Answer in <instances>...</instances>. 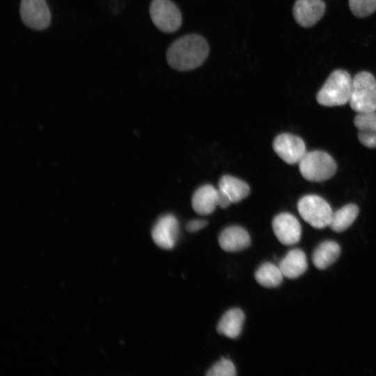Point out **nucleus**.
I'll return each mask as SVG.
<instances>
[{"mask_svg": "<svg viewBox=\"0 0 376 376\" xmlns=\"http://www.w3.org/2000/svg\"><path fill=\"white\" fill-rule=\"evenodd\" d=\"M208 54L206 40L198 34H189L175 40L169 47L166 61L176 70L188 71L201 65Z\"/></svg>", "mask_w": 376, "mask_h": 376, "instance_id": "1", "label": "nucleus"}, {"mask_svg": "<svg viewBox=\"0 0 376 376\" xmlns=\"http://www.w3.org/2000/svg\"><path fill=\"white\" fill-rule=\"evenodd\" d=\"M352 87V79L344 70L332 72L321 89L318 92V102L325 107L341 106L349 102Z\"/></svg>", "mask_w": 376, "mask_h": 376, "instance_id": "2", "label": "nucleus"}, {"mask_svg": "<svg viewBox=\"0 0 376 376\" xmlns=\"http://www.w3.org/2000/svg\"><path fill=\"white\" fill-rule=\"evenodd\" d=\"M298 164L301 175L311 182L328 180L334 175L337 170L334 158L320 150L306 152Z\"/></svg>", "mask_w": 376, "mask_h": 376, "instance_id": "3", "label": "nucleus"}, {"mask_svg": "<svg viewBox=\"0 0 376 376\" xmlns=\"http://www.w3.org/2000/svg\"><path fill=\"white\" fill-rule=\"evenodd\" d=\"M349 103L357 113L376 111V79L371 73L362 71L354 76Z\"/></svg>", "mask_w": 376, "mask_h": 376, "instance_id": "4", "label": "nucleus"}, {"mask_svg": "<svg viewBox=\"0 0 376 376\" xmlns=\"http://www.w3.org/2000/svg\"><path fill=\"white\" fill-rule=\"evenodd\" d=\"M297 210L305 221L318 229L329 226L334 212L324 198L315 194L301 198L297 203Z\"/></svg>", "mask_w": 376, "mask_h": 376, "instance_id": "5", "label": "nucleus"}, {"mask_svg": "<svg viewBox=\"0 0 376 376\" xmlns=\"http://www.w3.org/2000/svg\"><path fill=\"white\" fill-rule=\"evenodd\" d=\"M149 12L153 24L162 32H175L182 24L181 13L171 0H152Z\"/></svg>", "mask_w": 376, "mask_h": 376, "instance_id": "6", "label": "nucleus"}, {"mask_svg": "<svg viewBox=\"0 0 376 376\" xmlns=\"http://www.w3.org/2000/svg\"><path fill=\"white\" fill-rule=\"evenodd\" d=\"M19 14L22 22L33 30H45L51 23V13L45 0H21Z\"/></svg>", "mask_w": 376, "mask_h": 376, "instance_id": "7", "label": "nucleus"}, {"mask_svg": "<svg viewBox=\"0 0 376 376\" xmlns=\"http://www.w3.org/2000/svg\"><path fill=\"white\" fill-rule=\"evenodd\" d=\"M273 148L279 157L288 164L299 163L306 152L304 141L289 133L278 135L274 140Z\"/></svg>", "mask_w": 376, "mask_h": 376, "instance_id": "8", "label": "nucleus"}, {"mask_svg": "<svg viewBox=\"0 0 376 376\" xmlns=\"http://www.w3.org/2000/svg\"><path fill=\"white\" fill-rule=\"evenodd\" d=\"M272 229L278 240L284 245L295 244L301 239L300 223L292 214L283 212L277 214L272 221Z\"/></svg>", "mask_w": 376, "mask_h": 376, "instance_id": "9", "label": "nucleus"}, {"mask_svg": "<svg viewBox=\"0 0 376 376\" xmlns=\"http://www.w3.org/2000/svg\"><path fill=\"white\" fill-rule=\"evenodd\" d=\"M179 224L173 214L162 216L152 229V237L155 243L164 249H173L178 240Z\"/></svg>", "mask_w": 376, "mask_h": 376, "instance_id": "10", "label": "nucleus"}, {"mask_svg": "<svg viewBox=\"0 0 376 376\" xmlns=\"http://www.w3.org/2000/svg\"><path fill=\"white\" fill-rule=\"evenodd\" d=\"M326 6L322 0H297L292 8L293 17L298 24L311 27L324 15Z\"/></svg>", "mask_w": 376, "mask_h": 376, "instance_id": "11", "label": "nucleus"}, {"mask_svg": "<svg viewBox=\"0 0 376 376\" xmlns=\"http://www.w3.org/2000/svg\"><path fill=\"white\" fill-rule=\"evenodd\" d=\"M219 243L225 251L235 252L247 248L251 244V238L244 228L231 226L226 228L220 233Z\"/></svg>", "mask_w": 376, "mask_h": 376, "instance_id": "12", "label": "nucleus"}, {"mask_svg": "<svg viewBox=\"0 0 376 376\" xmlns=\"http://www.w3.org/2000/svg\"><path fill=\"white\" fill-rule=\"evenodd\" d=\"M278 266L284 277L290 279H297L307 269L308 262L306 254L299 249H293L288 252Z\"/></svg>", "mask_w": 376, "mask_h": 376, "instance_id": "13", "label": "nucleus"}, {"mask_svg": "<svg viewBox=\"0 0 376 376\" xmlns=\"http://www.w3.org/2000/svg\"><path fill=\"white\" fill-rule=\"evenodd\" d=\"M191 205L198 214H211L217 205V189L211 185L201 186L193 194Z\"/></svg>", "mask_w": 376, "mask_h": 376, "instance_id": "14", "label": "nucleus"}, {"mask_svg": "<svg viewBox=\"0 0 376 376\" xmlns=\"http://www.w3.org/2000/svg\"><path fill=\"white\" fill-rule=\"evenodd\" d=\"M245 316L240 308H231L221 318L217 324V331L228 338H236L242 331Z\"/></svg>", "mask_w": 376, "mask_h": 376, "instance_id": "15", "label": "nucleus"}, {"mask_svg": "<svg viewBox=\"0 0 376 376\" xmlns=\"http://www.w3.org/2000/svg\"><path fill=\"white\" fill-rule=\"evenodd\" d=\"M340 254L339 244L332 240L320 243L314 250L312 260L314 266L319 269H324L332 265Z\"/></svg>", "mask_w": 376, "mask_h": 376, "instance_id": "16", "label": "nucleus"}, {"mask_svg": "<svg viewBox=\"0 0 376 376\" xmlns=\"http://www.w3.org/2000/svg\"><path fill=\"white\" fill-rule=\"evenodd\" d=\"M218 188L225 192L232 203H238L250 193V188L243 180L230 175H223L219 180Z\"/></svg>", "mask_w": 376, "mask_h": 376, "instance_id": "17", "label": "nucleus"}, {"mask_svg": "<svg viewBox=\"0 0 376 376\" xmlns=\"http://www.w3.org/2000/svg\"><path fill=\"white\" fill-rule=\"evenodd\" d=\"M359 212V210L357 205L347 204L333 212L329 226L335 232H343L353 224Z\"/></svg>", "mask_w": 376, "mask_h": 376, "instance_id": "18", "label": "nucleus"}, {"mask_svg": "<svg viewBox=\"0 0 376 376\" xmlns=\"http://www.w3.org/2000/svg\"><path fill=\"white\" fill-rule=\"evenodd\" d=\"M255 279L265 288H276L283 281V274L278 265L272 263H263L255 272Z\"/></svg>", "mask_w": 376, "mask_h": 376, "instance_id": "19", "label": "nucleus"}, {"mask_svg": "<svg viewBox=\"0 0 376 376\" xmlns=\"http://www.w3.org/2000/svg\"><path fill=\"white\" fill-rule=\"evenodd\" d=\"M352 13L358 17H366L376 10V0H349Z\"/></svg>", "mask_w": 376, "mask_h": 376, "instance_id": "20", "label": "nucleus"}, {"mask_svg": "<svg viewBox=\"0 0 376 376\" xmlns=\"http://www.w3.org/2000/svg\"><path fill=\"white\" fill-rule=\"evenodd\" d=\"M236 368L233 363L226 358H222L216 362L207 372V376H234Z\"/></svg>", "mask_w": 376, "mask_h": 376, "instance_id": "21", "label": "nucleus"}, {"mask_svg": "<svg viewBox=\"0 0 376 376\" xmlns=\"http://www.w3.org/2000/svg\"><path fill=\"white\" fill-rule=\"evenodd\" d=\"M354 123L358 130L376 132V111L357 113Z\"/></svg>", "mask_w": 376, "mask_h": 376, "instance_id": "22", "label": "nucleus"}, {"mask_svg": "<svg viewBox=\"0 0 376 376\" xmlns=\"http://www.w3.org/2000/svg\"><path fill=\"white\" fill-rule=\"evenodd\" d=\"M358 139L361 144L369 148H376V132L358 130Z\"/></svg>", "mask_w": 376, "mask_h": 376, "instance_id": "23", "label": "nucleus"}, {"mask_svg": "<svg viewBox=\"0 0 376 376\" xmlns=\"http://www.w3.org/2000/svg\"><path fill=\"white\" fill-rule=\"evenodd\" d=\"M217 203L222 208H226L232 203L227 194L219 188L217 189Z\"/></svg>", "mask_w": 376, "mask_h": 376, "instance_id": "24", "label": "nucleus"}, {"mask_svg": "<svg viewBox=\"0 0 376 376\" xmlns=\"http://www.w3.org/2000/svg\"><path fill=\"white\" fill-rule=\"evenodd\" d=\"M207 225V222L203 219H194L187 223L186 225V229L189 232H196Z\"/></svg>", "mask_w": 376, "mask_h": 376, "instance_id": "25", "label": "nucleus"}]
</instances>
